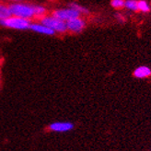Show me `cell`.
Here are the masks:
<instances>
[{
    "instance_id": "cell-1",
    "label": "cell",
    "mask_w": 151,
    "mask_h": 151,
    "mask_svg": "<svg viewBox=\"0 0 151 151\" xmlns=\"http://www.w3.org/2000/svg\"><path fill=\"white\" fill-rule=\"evenodd\" d=\"M9 9L11 15L15 17H19L28 19H31L32 18L35 17L34 5L15 2L9 6Z\"/></svg>"
},
{
    "instance_id": "cell-2",
    "label": "cell",
    "mask_w": 151,
    "mask_h": 151,
    "mask_svg": "<svg viewBox=\"0 0 151 151\" xmlns=\"http://www.w3.org/2000/svg\"><path fill=\"white\" fill-rule=\"evenodd\" d=\"M31 24H32L31 19L19 18V17H15V16H11L9 18L0 19V25L6 27V28H9V29H21V31L29 29Z\"/></svg>"
},
{
    "instance_id": "cell-3",
    "label": "cell",
    "mask_w": 151,
    "mask_h": 151,
    "mask_svg": "<svg viewBox=\"0 0 151 151\" xmlns=\"http://www.w3.org/2000/svg\"><path fill=\"white\" fill-rule=\"evenodd\" d=\"M40 23L47 26L48 28L52 29V31H55V33H65L67 32V28H66V24L65 22L55 17H54L52 15L51 16H44L41 17L40 19Z\"/></svg>"
},
{
    "instance_id": "cell-4",
    "label": "cell",
    "mask_w": 151,
    "mask_h": 151,
    "mask_svg": "<svg viewBox=\"0 0 151 151\" xmlns=\"http://www.w3.org/2000/svg\"><path fill=\"white\" fill-rule=\"evenodd\" d=\"M52 16L61 19L65 22L68 21L72 19L75 18H78L80 17V13L78 11H77L76 9H72V7H68V9H55L52 11Z\"/></svg>"
},
{
    "instance_id": "cell-5",
    "label": "cell",
    "mask_w": 151,
    "mask_h": 151,
    "mask_svg": "<svg viewBox=\"0 0 151 151\" xmlns=\"http://www.w3.org/2000/svg\"><path fill=\"white\" fill-rule=\"evenodd\" d=\"M67 31L73 33H79L86 27V21L81 18H75L65 22Z\"/></svg>"
},
{
    "instance_id": "cell-6",
    "label": "cell",
    "mask_w": 151,
    "mask_h": 151,
    "mask_svg": "<svg viewBox=\"0 0 151 151\" xmlns=\"http://www.w3.org/2000/svg\"><path fill=\"white\" fill-rule=\"evenodd\" d=\"M75 125L71 122H55L49 125V129L52 132L65 133L74 129Z\"/></svg>"
},
{
    "instance_id": "cell-7",
    "label": "cell",
    "mask_w": 151,
    "mask_h": 151,
    "mask_svg": "<svg viewBox=\"0 0 151 151\" xmlns=\"http://www.w3.org/2000/svg\"><path fill=\"white\" fill-rule=\"evenodd\" d=\"M29 29L34 32L40 33V34H44V35H55V32L52 31V29L48 28L42 23H32L29 26Z\"/></svg>"
},
{
    "instance_id": "cell-8",
    "label": "cell",
    "mask_w": 151,
    "mask_h": 151,
    "mask_svg": "<svg viewBox=\"0 0 151 151\" xmlns=\"http://www.w3.org/2000/svg\"><path fill=\"white\" fill-rule=\"evenodd\" d=\"M151 76V69L147 65H141L134 71V77L137 78H146Z\"/></svg>"
},
{
    "instance_id": "cell-9",
    "label": "cell",
    "mask_w": 151,
    "mask_h": 151,
    "mask_svg": "<svg viewBox=\"0 0 151 151\" xmlns=\"http://www.w3.org/2000/svg\"><path fill=\"white\" fill-rule=\"evenodd\" d=\"M124 7L131 11H138L137 0H124Z\"/></svg>"
},
{
    "instance_id": "cell-10",
    "label": "cell",
    "mask_w": 151,
    "mask_h": 151,
    "mask_svg": "<svg viewBox=\"0 0 151 151\" xmlns=\"http://www.w3.org/2000/svg\"><path fill=\"white\" fill-rule=\"evenodd\" d=\"M12 15L9 11V6H5V5L0 4V19L9 18Z\"/></svg>"
},
{
    "instance_id": "cell-11",
    "label": "cell",
    "mask_w": 151,
    "mask_h": 151,
    "mask_svg": "<svg viewBox=\"0 0 151 151\" xmlns=\"http://www.w3.org/2000/svg\"><path fill=\"white\" fill-rule=\"evenodd\" d=\"M69 7H72V9H76L77 11H78L80 14H84V15H88L89 14V10L88 9H86V7L82 6L77 3H70L69 4Z\"/></svg>"
},
{
    "instance_id": "cell-12",
    "label": "cell",
    "mask_w": 151,
    "mask_h": 151,
    "mask_svg": "<svg viewBox=\"0 0 151 151\" xmlns=\"http://www.w3.org/2000/svg\"><path fill=\"white\" fill-rule=\"evenodd\" d=\"M137 6H138V10L142 12L147 13L150 10V6L148 3L145 1V0H139V1H137Z\"/></svg>"
},
{
    "instance_id": "cell-13",
    "label": "cell",
    "mask_w": 151,
    "mask_h": 151,
    "mask_svg": "<svg viewBox=\"0 0 151 151\" xmlns=\"http://www.w3.org/2000/svg\"><path fill=\"white\" fill-rule=\"evenodd\" d=\"M35 17H42L46 14V9L42 6H34Z\"/></svg>"
},
{
    "instance_id": "cell-14",
    "label": "cell",
    "mask_w": 151,
    "mask_h": 151,
    "mask_svg": "<svg viewBox=\"0 0 151 151\" xmlns=\"http://www.w3.org/2000/svg\"><path fill=\"white\" fill-rule=\"evenodd\" d=\"M111 6L116 9H123V7H124V0H111Z\"/></svg>"
},
{
    "instance_id": "cell-15",
    "label": "cell",
    "mask_w": 151,
    "mask_h": 151,
    "mask_svg": "<svg viewBox=\"0 0 151 151\" xmlns=\"http://www.w3.org/2000/svg\"><path fill=\"white\" fill-rule=\"evenodd\" d=\"M115 17H116L117 20H118L119 22H121V23H123V22H124V21H125V19H124V17L123 16L122 14L117 13V14L115 15Z\"/></svg>"
},
{
    "instance_id": "cell-16",
    "label": "cell",
    "mask_w": 151,
    "mask_h": 151,
    "mask_svg": "<svg viewBox=\"0 0 151 151\" xmlns=\"http://www.w3.org/2000/svg\"><path fill=\"white\" fill-rule=\"evenodd\" d=\"M10 1H15V2H19V1H21V0H10Z\"/></svg>"
}]
</instances>
